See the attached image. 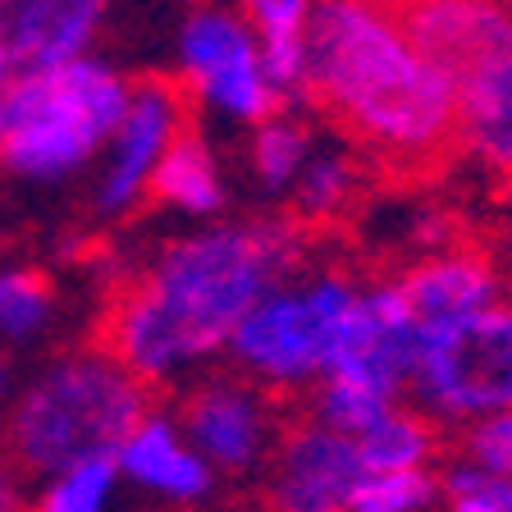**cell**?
<instances>
[{"label":"cell","mask_w":512,"mask_h":512,"mask_svg":"<svg viewBox=\"0 0 512 512\" xmlns=\"http://www.w3.org/2000/svg\"><path fill=\"white\" fill-rule=\"evenodd\" d=\"M298 266V220H206L160 243L115 288L101 348L142 384H179L220 357L252 302Z\"/></svg>","instance_id":"obj_1"},{"label":"cell","mask_w":512,"mask_h":512,"mask_svg":"<svg viewBox=\"0 0 512 512\" xmlns=\"http://www.w3.org/2000/svg\"><path fill=\"white\" fill-rule=\"evenodd\" d=\"M307 46L311 101L389 170H435L458 142L453 78L421 55L389 0H320Z\"/></svg>","instance_id":"obj_2"},{"label":"cell","mask_w":512,"mask_h":512,"mask_svg":"<svg viewBox=\"0 0 512 512\" xmlns=\"http://www.w3.org/2000/svg\"><path fill=\"white\" fill-rule=\"evenodd\" d=\"M151 412L147 384L106 348H78L23 384L5 407V458L23 476H55L83 458L115 453Z\"/></svg>","instance_id":"obj_3"},{"label":"cell","mask_w":512,"mask_h":512,"mask_svg":"<svg viewBox=\"0 0 512 512\" xmlns=\"http://www.w3.org/2000/svg\"><path fill=\"white\" fill-rule=\"evenodd\" d=\"M128 92L133 83L101 55L14 74L0 106V170L28 183L83 174L124 119Z\"/></svg>","instance_id":"obj_4"},{"label":"cell","mask_w":512,"mask_h":512,"mask_svg":"<svg viewBox=\"0 0 512 512\" xmlns=\"http://www.w3.org/2000/svg\"><path fill=\"white\" fill-rule=\"evenodd\" d=\"M357 279L339 266L288 275L270 293L252 302L238 330L229 334L224 357L243 380L261 384L266 394H298L325 380L343 316L357 298Z\"/></svg>","instance_id":"obj_5"},{"label":"cell","mask_w":512,"mask_h":512,"mask_svg":"<svg viewBox=\"0 0 512 512\" xmlns=\"http://www.w3.org/2000/svg\"><path fill=\"white\" fill-rule=\"evenodd\" d=\"M407 394L435 426L512 412V302L499 298L476 316L421 334Z\"/></svg>","instance_id":"obj_6"},{"label":"cell","mask_w":512,"mask_h":512,"mask_svg":"<svg viewBox=\"0 0 512 512\" xmlns=\"http://www.w3.org/2000/svg\"><path fill=\"white\" fill-rule=\"evenodd\" d=\"M174 74H179L183 96L211 110L220 124L256 128L279 110L256 32L238 19V10H224V5H197L179 23Z\"/></svg>","instance_id":"obj_7"},{"label":"cell","mask_w":512,"mask_h":512,"mask_svg":"<svg viewBox=\"0 0 512 512\" xmlns=\"http://www.w3.org/2000/svg\"><path fill=\"white\" fill-rule=\"evenodd\" d=\"M174 421L192 439V448L211 462L215 476L229 480H247L256 471H266L275 439L284 430L275 412V394L243 380L238 371L197 375L183 389Z\"/></svg>","instance_id":"obj_8"},{"label":"cell","mask_w":512,"mask_h":512,"mask_svg":"<svg viewBox=\"0 0 512 512\" xmlns=\"http://www.w3.org/2000/svg\"><path fill=\"white\" fill-rule=\"evenodd\" d=\"M183 128H188V96L179 83L170 78L133 83L124 119L115 124L106 151L96 160L92 211L101 220H128L142 202H151V179Z\"/></svg>","instance_id":"obj_9"},{"label":"cell","mask_w":512,"mask_h":512,"mask_svg":"<svg viewBox=\"0 0 512 512\" xmlns=\"http://www.w3.org/2000/svg\"><path fill=\"white\" fill-rule=\"evenodd\" d=\"M416 348H421V325L407 311L398 279L362 284L339 334H334L325 380L398 403L407 394V380H412Z\"/></svg>","instance_id":"obj_10"},{"label":"cell","mask_w":512,"mask_h":512,"mask_svg":"<svg viewBox=\"0 0 512 512\" xmlns=\"http://www.w3.org/2000/svg\"><path fill=\"white\" fill-rule=\"evenodd\" d=\"M261 476H266V512H348L366 462L348 435L307 416L279 430Z\"/></svg>","instance_id":"obj_11"},{"label":"cell","mask_w":512,"mask_h":512,"mask_svg":"<svg viewBox=\"0 0 512 512\" xmlns=\"http://www.w3.org/2000/svg\"><path fill=\"white\" fill-rule=\"evenodd\" d=\"M115 467L124 485H133L138 494L165 503V508H197L220 485L211 462L192 448L183 426L165 412H147L138 426L119 439Z\"/></svg>","instance_id":"obj_12"},{"label":"cell","mask_w":512,"mask_h":512,"mask_svg":"<svg viewBox=\"0 0 512 512\" xmlns=\"http://www.w3.org/2000/svg\"><path fill=\"white\" fill-rule=\"evenodd\" d=\"M115 0H5L0 37L14 55V69H55L78 55H92Z\"/></svg>","instance_id":"obj_13"},{"label":"cell","mask_w":512,"mask_h":512,"mask_svg":"<svg viewBox=\"0 0 512 512\" xmlns=\"http://www.w3.org/2000/svg\"><path fill=\"white\" fill-rule=\"evenodd\" d=\"M394 10L421 55L448 78L512 42V14L499 0H394Z\"/></svg>","instance_id":"obj_14"},{"label":"cell","mask_w":512,"mask_h":512,"mask_svg":"<svg viewBox=\"0 0 512 512\" xmlns=\"http://www.w3.org/2000/svg\"><path fill=\"white\" fill-rule=\"evenodd\" d=\"M407 311L416 316L421 334L439 330V325H453L462 316H476L480 307L503 298L499 270L490 266V256L471 252V247H439L426 252L421 261L398 275Z\"/></svg>","instance_id":"obj_15"},{"label":"cell","mask_w":512,"mask_h":512,"mask_svg":"<svg viewBox=\"0 0 512 512\" xmlns=\"http://www.w3.org/2000/svg\"><path fill=\"white\" fill-rule=\"evenodd\" d=\"M458 142L480 170L512 179V42L453 74Z\"/></svg>","instance_id":"obj_16"},{"label":"cell","mask_w":512,"mask_h":512,"mask_svg":"<svg viewBox=\"0 0 512 512\" xmlns=\"http://www.w3.org/2000/svg\"><path fill=\"white\" fill-rule=\"evenodd\" d=\"M151 202L165 211L183 215V220H215L229 206V174L220 165V151L211 147L206 133L183 128L174 147L165 151L156 179H151Z\"/></svg>","instance_id":"obj_17"},{"label":"cell","mask_w":512,"mask_h":512,"mask_svg":"<svg viewBox=\"0 0 512 512\" xmlns=\"http://www.w3.org/2000/svg\"><path fill=\"white\" fill-rule=\"evenodd\" d=\"M316 151V133L302 115L275 110L270 119H261L256 128H247V147H243V165H247V183L261 197H288L298 183L302 165Z\"/></svg>","instance_id":"obj_18"},{"label":"cell","mask_w":512,"mask_h":512,"mask_svg":"<svg viewBox=\"0 0 512 512\" xmlns=\"http://www.w3.org/2000/svg\"><path fill=\"white\" fill-rule=\"evenodd\" d=\"M366 174L362 160L343 147H316L311 160L302 165L298 183L288 192L293 220L298 224H339L352 206L362 202Z\"/></svg>","instance_id":"obj_19"},{"label":"cell","mask_w":512,"mask_h":512,"mask_svg":"<svg viewBox=\"0 0 512 512\" xmlns=\"http://www.w3.org/2000/svg\"><path fill=\"white\" fill-rule=\"evenodd\" d=\"M362 453L366 471H412V467H430L439 453V435L435 421L421 416L416 407L389 403L362 435L352 439Z\"/></svg>","instance_id":"obj_20"},{"label":"cell","mask_w":512,"mask_h":512,"mask_svg":"<svg viewBox=\"0 0 512 512\" xmlns=\"http://www.w3.org/2000/svg\"><path fill=\"white\" fill-rule=\"evenodd\" d=\"M55 320V284L37 266L0 270V339L32 343L51 330Z\"/></svg>","instance_id":"obj_21"},{"label":"cell","mask_w":512,"mask_h":512,"mask_svg":"<svg viewBox=\"0 0 512 512\" xmlns=\"http://www.w3.org/2000/svg\"><path fill=\"white\" fill-rule=\"evenodd\" d=\"M119 467L115 453H101V458H83L74 467L46 476L42 494L32 499V512H110L119 494Z\"/></svg>","instance_id":"obj_22"},{"label":"cell","mask_w":512,"mask_h":512,"mask_svg":"<svg viewBox=\"0 0 512 512\" xmlns=\"http://www.w3.org/2000/svg\"><path fill=\"white\" fill-rule=\"evenodd\" d=\"M439 476L430 467L412 471H366L357 480L348 512H435Z\"/></svg>","instance_id":"obj_23"},{"label":"cell","mask_w":512,"mask_h":512,"mask_svg":"<svg viewBox=\"0 0 512 512\" xmlns=\"http://www.w3.org/2000/svg\"><path fill=\"white\" fill-rule=\"evenodd\" d=\"M439 503L444 512H512V480L458 458L439 480Z\"/></svg>","instance_id":"obj_24"},{"label":"cell","mask_w":512,"mask_h":512,"mask_svg":"<svg viewBox=\"0 0 512 512\" xmlns=\"http://www.w3.org/2000/svg\"><path fill=\"white\" fill-rule=\"evenodd\" d=\"M238 19L256 32V42H275V37H307L316 19L320 0H234Z\"/></svg>","instance_id":"obj_25"},{"label":"cell","mask_w":512,"mask_h":512,"mask_svg":"<svg viewBox=\"0 0 512 512\" xmlns=\"http://www.w3.org/2000/svg\"><path fill=\"white\" fill-rule=\"evenodd\" d=\"M462 458L490 476L512 480V412H494L462 426Z\"/></svg>","instance_id":"obj_26"},{"label":"cell","mask_w":512,"mask_h":512,"mask_svg":"<svg viewBox=\"0 0 512 512\" xmlns=\"http://www.w3.org/2000/svg\"><path fill=\"white\" fill-rule=\"evenodd\" d=\"M23 471L0 453V512H23L28 508V490H23Z\"/></svg>","instance_id":"obj_27"},{"label":"cell","mask_w":512,"mask_h":512,"mask_svg":"<svg viewBox=\"0 0 512 512\" xmlns=\"http://www.w3.org/2000/svg\"><path fill=\"white\" fill-rule=\"evenodd\" d=\"M14 55H10V46H5V37H0V106H5V92H10V83H14Z\"/></svg>","instance_id":"obj_28"},{"label":"cell","mask_w":512,"mask_h":512,"mask_svg":"<svg viewBox=\"0 0 512 512\" xmlns=\"http://www.w3.org/2000/svg\"><path fill=\"white\" fill-rule=\"evenodd\" d=\"M10 398H14V375H10V366L0 362V412L10 407Z\"/></svg>","instance_id":"obj_29"},{"label":"cell","mask_w":512,"mask_h":512,"mask_svg":"<svg viewBox=\"0 0 512 512\" xmlns=\"http://www.w3.org/2000/svg\"><path fill=\"white\" fill-rule=\"evenodd\" d=\"M499 5H503V10H508V14H512V0H499Z\"/></svg>","instance_id":"obj_30"},{"label":"cell","mask_w":512,"mask_h":512,"mask_svg":"<svg viewBox=\"0 0 512 512\" xmlns=\"http://www.w3.org/2000/svg\"><path fill=\"white\" fill-rule=\"evenodd\" d=\"M0 10H5V0H0Z\"/></svg>","instance_id":"obj_31"},{"label":"cell","mask_w":512,"mask_h":512,"mask_svg":"<svg viewBox=\"0 0 512 512\" xmlns=\"http://www.w3.org/2000/svg\"><path fill=\"white\" fill-rule=\"evenodd\" d=\"M0 238H5V229H0Z\"/></svg>","instance_id":"obj_32"}]
</instances>
